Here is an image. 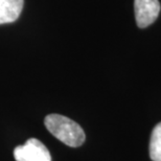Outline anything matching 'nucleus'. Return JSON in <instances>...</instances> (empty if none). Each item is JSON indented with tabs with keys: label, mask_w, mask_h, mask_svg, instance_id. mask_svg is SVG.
I'll return each mask as SVG.
<instances>
[{
	"label": "nucleus",
	"mask_w": 161,
	"mask_h": 161,
	"mask_svg": "<svg viewBox=\"0 0 161 161\" xmlns=\"http://www.w3.org/2000/svg\"><path fill=\"white\" fill-rule=\"evenodd\" d=\"M44 124L47 130L66 146L78 147L85 142L86 136L82 127L68 117L49 114L45 117Z\"/></svg>",
	"instance_id": "1"
},
{
	"label": "nucleus",
	"mask_w": 161,
	"mask_h": 161,
	"mask_svg": "<svg viewBox=\"0 0 161 161\" xmlns=\"http://www.w3.org/2000/svg\"><path fill=\"white\" fill-rule=\"evenodd\" d=\"M16 161H51L49 151L40 140L31 138L14 150Z\"/></svg>",
	"instance_id": "2"
},
{
	"label": "nucleus",
	"mask_w": 161,
	"mask_h": 161,
	"mask_svg": "<svg viewBox=\"0 0 161 161\" xmlns=\"http://www.w3.org/2000/svg\"><path fill=\"white\" fill-rule=\"evenodd\" d=\"M158 0H134V13L138 27L146 28L155 22L160 13Z\"/></svg>",
	"instance_id": "3"
},
{
	"label": "nucleus",
	"mask_w": 161,
	"mask_h": 161,
	"mask_svg": "<svg viewBox=\"0 0 161 161\" xmlns=\"http://www.w3.org/2000/svg\"><path fill=\"white\" fill-rule=\"evenodd\" d=\"M23 5L24 0H0V25L17 21Z\"/></svg>",
	"instance_id": "4"
},
{
	"label": "nucleus",
	"mask_w": 161,
	"mask_h": 161,
	"mask_svg": "<svg viewBox=\"0 0 161 161\" xmlns=\"http://www.w3.org/2000/svg\"><path fill=\"white\" fill-rule=\"evenodd\" d=\"M150 157L153 161H161V122L154 128L151 135Z\"/></svg>",
	"instance_id": "5"
}]
</instances>
